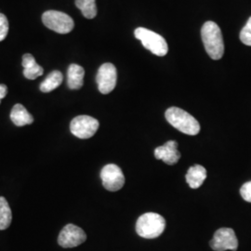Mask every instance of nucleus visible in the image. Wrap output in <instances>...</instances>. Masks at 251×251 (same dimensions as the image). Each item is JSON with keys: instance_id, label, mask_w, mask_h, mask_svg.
Masks as SVG:
<instances>
[{"instance_id": "nucleus-1", "label": "nucleus", "mask_w": 251, "mask_h": 251, "mask_svg": "<svg viewBox=\"0 0 251 251\" xmlns=\"http://www.w3.org/2000/svg\"><path fill=\"white\" fill-rule=\"evenodd\" d=\"M202 40L206 53L212 60H220L225 54V42L219 25L211 21L206 22L201 29Z\"/></svg>"}, {"instance_id": "nucleus-2", "label": "nucleus", "mask_w": 251, "mask_h": 251, "mask_svg": "<svg viewBox=\"0 0 251 251\" xmlns=\"http://www.w3.org/2000/svg\"><path fill=\"white\" fill-rule=\"evenodd\" d=\"M165 116L172 126L184 134L195 136L200 131V125L198 120L180 108H169L166 111Z\"/></svg>"}, {"instance_id": "nucleus-3", "label": "nucleus", "mask_w": 251, "mask_h": 251, "mask_svg": "<svg viewBox=\"0 0 251 251\" xmlns=\"http://www.w3.org/2000/svg\"><path fill=\"white\" fill-rule=\"evenodd\" d=\"M166 228V221L157 213H145L141 216L136 224V232L146 239H153L161 235Z\"/></svg>"}, {"instance_id": "nucleus-4", "label": "nucleus", "mask_w": 251, "mask_h": 251, "mask_svg": "<svg viewBox=\"0 0 251 251\" xmlns=\"http://www.w3.org/2000/svg\"><path fill=\"white\" fill-rule=\"evenodd\" d=\"M134 35L135 37L142 42L144 48L152 54L163 57L168 53L169 47L167 41L157 33L144 27H138L135 29Z\"/></svg>"}, {"instance_id": "nucleus-5", "label": "nucleus", "mask_w": 251, "mask_h": 251, "mask_svg": "<svg viewBox=\"0 0 251 251\" xmlns=\"http://www.w3.org/2000/svg\"><path fill=\"white\" fill-rule=\"evenodd\" d=\"M42 22L49 29L59 34H68L75 27L74 20L69 15L57 10H48L44 12Z\"/></svg>"}, {"instance_id": "nucleus-6", "label": "nucleus", "mask_w": 251, "mask_h": 251, "mask_svg": "<svg viewBox=\"0 0 251 251\" xmlns=\"http://www.w3.org/2000/svg\"><path fill=\"white\" fill-rule=\"evenodd\" d=\"M99 126V121L94 117L78 116L71 121L70 130L79 139H90L97 132Z\"/></svg>"}, {"instance_id": "nucleus-7", "label": "nucleus", "mask_w": 251, "mask_h": 251, "mask_svg": "<svg viewBox=\"0 0 251 251\" xmlns=\"http://www.w3.org/2000/svg\"><path fill=\"white\" fill-rule=\"evenodd\" d=\"M103 187L110 192H117L125 184V176L121 169L115 164H108L100 171Z\"/></svg>"}, {"instance_id": "nucleus-8", "label": "nucleus", "mask_w": 251, "mask_h": 251, "mask_svg": "<svg viewBox=\"0 0 251 251\" xmlns=\"http://www.w3.org/2000/svg\"><path fill=\"white\" fill-rule=\"evenodd\" d=\"M209 245L215 251H236L238 249V240L233 229L221 228L216 231Z\"/></svg>"}, {"instance_id": "nucleus-9", "label": "nucleus", "mask_w": 251, "mask_h": 251, "mask_svg": "<svg viewBox=\"0 0 251 251\" xmlns=\"http://www.w3.org/2000/svg\"><path fill=\"white\" fill-rule=\"evenodd\" d=\"M117 80V68L112 63H103L98 70L96 82L100 92L108 94L116 88Z\"/></svg>"}, {"instance_id": "nucleus-10", "label": "nucleus", "mask_w": 251, "mask_h": 251, "mask_svg": "<svg viewBox=\"0 0 251 251\" xmlns=\"http://www.w3.org/2000/svg\"><path fill=\"white\" fill-rule=\"evenodd\" d=\"M86 239L87 234L80 227L75 225H67L63 227L59 234L58 244L64 249H71L83 244Z\"/></svg>"}, {"instance_id": "nucleus-11", "label": "nucleus", "mask_w": 251, "mask_h": 251, "mask_svg": "<svg viewBox=\"0 0 251 251\" xmlns=\"http://www.w3.org/2000/svg\"><path fill=\"white\" fill-rule=\"evenodd\" d=\"M154 156L156 159L162 160L168 165H175L180 158V152L178 150L177 142L169 141L164 145L157 147L154 150Z\"/></svg>"}, {"instance_id": "nucleus-12", "label": "nucleus", "mask_w": 251, "mask_h": 251, "mask_svg": "<svg viewBox=\"0 0 251 251\" xmlns=\"http://www.w3.org/2000/svg\"><path fill=\"white\" fill-rule=\"evenodd\" d=\"M23 66H24V75L27 79L34 80L38 76H41L44 73L43 68L37 64L32 54L26 53L23 56Z\"/></svg>"}, {"instance_id": "nucleus-13", "label": "nucleus", "mask_w": 251, "mask_h": 251, "mask_svg": "<svg viewBox=\"0 0 251 251\" xmlns=\"http://www.w3.org/2000/svg\"><path fill=\"white\" fill-rule=\"evenodd\" d=\"M84 75L85 70L84 68L73 63L67 71V85L70 90H79L83 87L84 84Z\"/></svg>"}, {"instance_id": "nucleus-14", "label": "nucleus", "mask_w": 251, "mask_h": 251, "mask_svg": "<svg viewBox=\"0 0 251 251\" xmlns=\"http://www.w3.org/2000/svg\"><path fill=\"white\" fill-rule=\"evenodd\" d=\"M185 178L191 188H199L206 179V169L201 165H195L189 169Z\"/></svg>"}, {"instance_id": "nucleus-15", "label": "nucleus", "mask_w": 251, "mask_h": 251, "mask_svg": "<svg viewBox=\"0 0 251 251\" xmlns=\"http://www.w3.org/2000/svg\"><path fill=\"white\" fill-rule=\"evenodd\" d=\"M10 119L17 126L30 125L34 122V117L25 107L20 103L15 104L10 112Z\"/></svg>"}, {"instance_id": "nucleus-16", "label": "nucleus", "mask_w": 251, "mask_h": 251, "mask_svg": "<svg viewBox=\"0 0 251 251\" xmlns=\"http://www.w3.org/2000/svg\"><path fill=\"white\" fill-rule=\"evenodd\" d=\"M63 74L60 71H52L47 77L45 80L40 84V90L44 93L50 92L57 89L63 83Z\"/></svg>"}, {"instance_id": "nucleus-17", "label": "nucleus", "mask_w": 251, "mask_h": 251, "mask_svg": "<svg viewBox=\"0 0 251 251\" xmlns=\"http://www.w3.org/2000/svg\"><path fill=\"white\" fill-rule=\"evenodd\" d=\"M12 221V213L7 199L0 197V230H6Z\"/></svg>"}, {"instance_id": "nucleus-18", "label": "nucleus", "mask_w": 251, "mask_h": 251, "mask_svg": "<svg viewBox=\"0 0 251 251\" xmlns=\"http://www.w3.org/2000/svg\"><path fill=\"white\" fill-rule=\"evenodd\" d=\"M75 6L80 9L85 18L93 19L97 15L95 0H75Z\"/></svg>"}, {"instance_id": "nucleus-19", "label": "nucleus", "mask_w": 251, "mask_h": 251, "mask_svg": "<svg viewBox=\"0 0 251 251\" xmlns=\"http://www.w3.org/2000/svg\"><path fill=\"white\" fill-rule=\"evenodd\" d=\"M240 40L243 44L251 47V17L249 19L240 33Z\"/></svg>"}, {"instance_id": "nucleus-20", "label": "nucleus", "mask_w": 251, "mask_h": 251, "mask_svg": "<svg viewBox=\"0 0 251 251\" xmlns=\"http://www.w3.org/2000/svg\"><path fill=\"white\" fill-rule=\"evenodd\" d=\"M9 33V21L7 17L0 13V41H3Z\"/></svg>"}, {"instance_id": "nucleus-21", "label": "nucleus", "mask_w": 251, "mask_h": 251, "mask_svg": "<svg viewBox=\"0 0 251 251\" xmlns=\"http://www.w3.org/2000/svg\"><path fill=\"white\" fill-rule=\"evenodd\" d=\"M240 195L245 201L251 203V181H248L243 184L240 189Z\"/></svg>"}, {"instance_id": "nucleus-22", "label": "nucleus", "mask_w": 251, "mask_h": 251, "mask_svg": "<svg viewBox=\"0 0 251 251\" xmlns=\"http://www.w3.org/2000/svg\"><path fill=\"white\" fill-rule=\"evenodd\" d=\"M8 93V88L5 84H0V103H1V100L4 99L7 96Z\"/></svg>"}]
</instances>
